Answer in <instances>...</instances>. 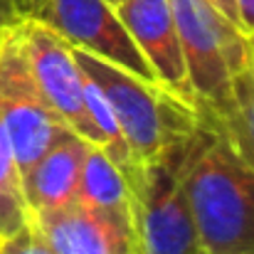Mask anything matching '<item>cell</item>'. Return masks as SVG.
I'll use <instances>...</instances> for the list:
<instances>
[{"label":"cell","instance_id":"obj_3","mask_svg":"<svg viewBox=\"0 0 254 254\" xmlns=\"http://www.w3.org/2000/svg\"><path fill=\"white\" fill-rule=\"evenodd\" d=\"M183 143L121 166L128 188L131 254H202L178 170Z\"/></svg>","mask_w":254,"mask_h":254},{"label":"cell","instance_id":"obj_10","mask_svg":"<svg viewBox=\"0 0 254 254\" xmlns=\"http://www.w3.org/2000/svg\"><path fill=\"white\" fill-rule=\"evenodd\" d=\"M86 143L74 131H64L32 166L22 170V195L27 215L52 212L77 200L79 168Z\"/></svg>","mask_w":254,"mask_h":254},{"label":"cell","instance_id":"obj_5","mask_svg":"<svg viewBox=\"0 0 254 254\" xmlns=\"http://www.w3.org/2000/svg\"><path fill=\"white\" fill-rule=\"evenodd\" d=\"M17 7L22 17L47 25L72 47L86 50L146 82H156L153 69L109 0H17Z\"/></svg>","mask_w":254,"mask_h":254},{"label":"cell","instance_id":"obj_11","mask_svg":"<svg viewBox=\"0 0 254 254\" xmlns=\"http://www.w3.org/2000/svg\"><path fill=\"white\" fill-rule=\"evenodd\" d=\"M197 116L215 128L230 148L254 170V64L250 62L232 77L230 91L220 104L197 106Z\"/></svg>","mask_w":254,"mask_h":254},{"label":"cell","instance_id":"obj_17","mask_svg":"<svg viewBox=\"0 0 254 254\" xmlns=\"http://www.w3.org/2000/svg\"><path fill=\"white\" fill-rule=\"evenodd\" d=\"M210 2H212V5H215V7H217V10L232 22V25H235V5H232V0H210ZM235 27H237V25H235Z\"/></svg>","mask_w":254,"mask_h":254},{"label":"cell","instance_id":"obj_6","mask_svg":"<svg viewBox=\"0 0 254 254\" xmlns=\"http://www.w3.org/2000/svg\"><path fill=\"white\" fill-rule=\"evenodd\" d=\"M0 121L12 143L20 175L67 131L32 79L17 27L0 45Z\"/></svg>","mask_w":254,"mask_h":254},{"label":"cell","instance_id":"obj_13","mask_svg":"<svg viewBox=\"0 0 254 254\" xmlns=\"http://www.w3.org/2000/svg\"><path fill=\"white\" fill-rule=\"evenodd\" d=\"M25 222H27V205L22 195L20 168L7 131L0 121V240L15 235Z\"/></svg>","mask_w":254,"mask_h":254},{"label":"cell","instance_id":"obj_15","mask_svg":"<svg viewBox=\"0 0 254 254\" xmlns=\"http://www.w3.org/2000/svg\"><path fill=\"white\" fill-rule=\"evenodd\" d=\"M20 20H22V12H20L17 2L15 0H0V45L20 25Z\"/></svg>","mask_w":254,"mask_h":254},{"label":"cell","instance_id":"obj_1","mask_svg":"<svg viewBox=\"0 0 254 254\" xmlns=\"http://www.w3.org/2000/svg\"><path fill=\"white\" fill-rule=\"evenodd\" d=\"M178 170L202 254H254V170L200 116Z\"/></svg>","mask_w":254,"mask_h":254},{"label":"cell","instance_id":"obj_19","mask_svg":"<svg viewBox=\"0 0 254 254\" xmlns=\"http://www.w3.org/2000/svg\"><path fill=\"white\" fill-rule=\"evenodd\" d=\"M109 2H111V5H116V2H121V0H109Z\"/></svg>","mask_w":254,"mask_h":254},{"label":"cell","instance_id":"obj_4","mask_svg":"<svg viewBox=\"0 0 254 254\" xmlns=\"http://www.w3.org/2000/svg\"><path fill=\"white\" fill-rule=\"evenodd\" d=\"M195 106L220 104L232 77L250 62L245 37L210 0H168Z\"/></svg>","mask_w":254,"mask_h":254},{"label":"cell","instance_id":"obj_16","mask_svg":"<svg viewBox=\"0 0 254 254\" xmlns=\"http://www.w3.org/2000/svg\"><path fill=\"white\" fill-rule=\"evenodd\" d=\"M235 25L245 37H254V0H232Z\"/></svg>","mask_w":254,"mask_h":254},{"label":"cell","instance_id":"obj_8","mask_svg":"<svg viewBox=\"0 0 254 254\" xmlns=\"http://www.w3.org/2000/svg\"><path fill=\"white\" fill-rule=\"evenodd\" d=\"M114 10L153 69L156 82L185 104L195 106L168 0H121Z\"/></svg>","mask_w":254,"mask_h":254},{"label":"cell","instance_id":"obj_14","mask_svg":"<svg viewBox=\"0 0 254 254\" xmlns=\"http://www.w3.org/2000/svg\"><path fill=\"white\" fill-rule=\"evenodd\" d=\"M0 254H57L45 237L37 232V227L27 220L15 235L0 240Z\"/></svg>","mask_w":254,"mask_h":254},{"label":"cell","instance_id":"obj_2","mask_svg":"<svg viewBox=\"0 0 254 254\" xmlns=\"http://www.w3.org/2000/svg\"><path fill=\"white\" fill-rule=\"evenodd\" d=\"M74 57L82 72L106 96L133 161L166 153L197 128V106L185 104L166 86L146 82L79 47H74Z\"/></svg>","mask_w":254,"mask_h":254},{"label":"cell","instance_id":"obj_9","mask_svg":"<svg viewBox=\"0 0 254 254\" xmlns=\"http://www.w3.org/2000/svg\"><path fill=\"white\" fill-rule=\"evenodd\" d=\"M57 254H131L128 215L69 202L52 212L27 215Z\"/></svg>","mask_w":254,"mask_h":254},{"label":"cell","instance_id":"obj_7","mask_svg":"<svg viewBox=\"0 0 254 254\" xmlns=\"http://www.w3.org/2000/svg\"><path fill=\"white\" fill-rule=\"evenodd\" d=\"M17 37L30 64L32 79L47 106L62 119V124L89 143L101 146V136L86 111L84 74L74 57V47L47 25L22 17Z\"/></svg>","mask_w":254,"mask_h":254},{"label":"cell","instance_id":"obj_12","mask_svg":"<svg viewBox=\"0 0 254 254\" xmlns=\"http://www.w3.org/2000/svg\"><path fill=\"white\" fill-rule=\"evenodd\" d=\"M77 202L104 212L128 215V188L124 170L104 151V146L86 143L77 183Z\"/></svg>","mask_w":254,"mask_h":254},{"label":"cell","instance_id":"obj_18","mask_svg":"<svg viewBox=\"0 0 254 254\" xmlns=\"http://www.w3.org/2000/svg\"><path fill=\"white\" fill-rule=\"evenodd\" d=\"M250 57H252V64H254V37H250Z\"/></svg>","mask_w":254,"mask_h":254},{"label":"cell","instance_id":"obj_20","mask_svg":"<svg viewBox=\"0 0 254 254\" xmlns=\"http://www.w3.org/2000/svg\"><path fill=\"white\" fill-rule=\"evenodd\" d=\"M15 2H17V0H15Z\"/></svg>","mask_w":254,"mask_h":254}]
</instances>
